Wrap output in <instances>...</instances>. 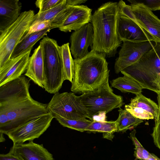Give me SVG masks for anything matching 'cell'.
<instances>
[{
  "mask_svg": "<svg viewBox=\"0 0 160 160\" xmlns=\"http://www.w3.org/2000/svg\"><path fill=\"white\" fill-rule=\"evenodd\" d=\"M30 79L22 75L0 86V132L6 134L38 116L49 112L48 104L34 100Z\"/></svg>",
  "mask_w": 160,
  "mask_h": 160,
  "instance_id": "cell-1",
  "label": "cell"
},
{
  "mask_svg": "<svg viewBox=\"0 0 160 160\" xmlns=\"http://www.w3.org/2000/svg\"><path fill=\"white\" fill-rule=\"evenodd\" d=\"M118 2H108L103 4L92 15L94 38L91 50L104 54L106 57H114L122 42L117 33L118 17Z\"/></svg>",
  "mask_w": 160,
  "mask_h": 160,
  "instance_id": "cell-2",
  "label": "cell"
},
{
  "mask_svg": "<svg viewBox=\"0 0 160 160\" xmlns=\"http://www.w3.org/2000/svg\"><path fill=\"white\" fill-rule=\"evenodd\" d=\"M106 55L91 50L83 58L74 59L75 69L71 90L82 93L95 91L109 78Z\"/></svg>",
  "mask_w": 160,
  "mask_h": 160,
  "instance_id": "cell-3",
  "label": "cell"
},
{
  "mask_svg": "<svg viewBox=\"0 0 160 160\" xmlns=\"http://www.w3.org/2000/svg\"><path fill=\"white\" fill-rule=\"evenodd\" d=\"M121 72L135 80L143 89L160 93V43L156 42L138 61Z\"/></svg>",
  "mask_w": 160,
  "mask_h": 160,
  "instance_id": "cell-4",
  "label": "cell"
},
{
  "mask_svg": "<svg viewBox=\"0 0 160 160\" xmlns=\"http://www.w3.org/2000/svg\"><path fill=\"white\" fill-rule=\"evenodd\" d=\"M40 44L43 52L44 88L54 94L58 92L65 81L61 47L56 40L48 37H44Z\"/></svg>",
  "mask_w": 160,
  "mask_h": 160,
  "instance_id": "cell-5",
  "label": "cell"
},
{
  "mask_svg": "<svg viewBox=\"0 0 160 160\" xmlns=\"http://www.w3.org/2000/svg\"><path fill=\"white\" fill-rule=\"evenodd\" d=\"M108 79L97 90L79 96L88 118L92 121L93 117L99 113L105 112L107 113L115 108H121L124 104L122 97L113 92L109 84Z\"/></svg>",
  "mask_w": 160,
  "mask_h": 160,
  "instance_id": "cell-6",
  "label": "cell"
},
{
  "mask_svg": "<svg viewBox=\"0 0 160 160\" xmlns=\"http://www.w3.org/2000/svg\"><path fill=\"white\" fill-rule=\"evenodd\" d=\"M35 15L31 10L22 12L15 22L0 32V67L10 59L14 49L35 20Z\"/></svg>",
  "mask_w": 160,
  "mask_h": 160,
  "instance_id": "cell-7",
  "label": "cell"
},
{
  "mask_svg": "<svg viewBox=\"0 0 160 160\" xmlns=\"http://www.w3.org/2000/svg\"><path fill=\"white\" fill-rule=\"evenodd\" d=\"M47 108L54 117H60L68 119L76 120L88 118L79 96L72 92L55 93L48 104Z\"/></svg>",
  "mask_w": 160,
  "mask_h": 160,
  "instance_id": "cell-8",
  "label": "cell"
},
{
  "mask_svg": "<svg viewBox=\"0 0 160 160\" xmlns=\"http://www.w3.org/2000/svg\"><path fill=\"white\" fill-rule=\"evenodd\" d=\"M54 118L50 112L37 116L6 134L13 144L23 143L39 138L48 128Z\"/></svg>",
  "mask_w": 160,
  "mask_h": 160,
  "instance_id": "cell-9",
  "label": "cell"
},
{
  "mask_svg": "<svg viewBox=\"0 0 160 160\" xmlns=\"http://www.w3.org/2000/svg\"><path fill=\"white\" fill-rule=\"evenodd\" d=\"M122 42L114 64V70L116 74L138 61L143 55L152 49L156 43L153 41L137 42L125 41Z\"/></svg>",
  "mask_w": 160,
  "mask_h": 160,
  "instance_id": "cell-10",
  "label": "cell"
},
{
  "mask_svg": "<svg viewBox=\"0 0 160 160\" xmlns=\"http://www.w3.org/2000/svg\"><path fill=\"white\" fill-rule=\"evenodd\" d=\"M117 31L118 37L122 42L153 41L152 37L147 31L138 24L125 16H118Z\"/></svg>",
  "mask_w": 160,
  "mask_h": 160,
  "instance_id": "cell-11",
  "label": "cell"
},
{
  "mask_svg": "<svg viewBox=\"0 0 160 160\" xmlns=\"http://www.w3.org/2000/svg\"><path fill=\"white\" fill-rule=\"evenodd\" d=\"M93 38V30L91 23L73 32L70 37V49L74 59H82L88 54V49L89 46L92 47Z\"/></svg>",
  "mask_w": 160,
  "mask_h": 160,
  "instance_id": "cell-12",
  "label": "cell"
},
{
  "mask_svg": "<svg viewBox=\"0 0 160 160\" xmlns=\"http://www.w3.org/2000/svg\"><path fill=\"white\" fill-rule=\"evenodd\" d=\"M130 6L140 26L150 34L154 41L160 43V20L142 4Z\"/></svg>",
  "mask_w": 160,
  "mask_h": 160,
  "instance_id": "cell-13",
  "label": "cell"
},
{
  "mask_svg": "<svg viewBox=\"0 0 160 160\" xmlns=\"http://www.w3.org/2000/svg\"><path fill=\"white\" fill-rule=\"evenodd\" d=\"M31 50L11 58L0 67V86L19 78L26 72Z\"/></svg>",
  "mask_w": 160,
  "mask_h": 160,
  "instance_id": "cell-14",
  "label": "cell"
},
{
  "mask_svg": "<svg viewBox=\"0 0 160 160\" xmlns=\"http://www.w3.org/2000/svg\"><path fill=\"white\" fill-rule=\"evenodd\" d=\"M9 152L22 160H54L52 155L42 145L33 141L13 144Z\"/></svg>",
  "mask_w": 160,
  "mask_h": 160,
  "instance_id": "cell-15",
  "label": "cell"
},
{
  "mask_svg": "<svg viewBox=\"0 0 160 160\" xmlns=\"http://www.w3.org/2000/svg\"><path fill=\"white\" fill-rule=\"evenodd\" d=\"M92 9L83 5L74 6L73 9L58 28L62 32H70L78 30L92 21Z\"/></svg>",
  "mask_w": 160,
  "mask_h": 160,
  "instance_id": "cell-16",
  "label": "cell"
},
{
  "mask_svg": "<svg viewBox=\"0 0 160 160\" xmlns=\"http://www.w3.org/2000/svg\"><path fill=\"white\" fill-rule=\"evenodd\" d=\"M44 64L43 52L40 44L30 57L24 76L28 77L35 84L44 88L43 78Z\"/></svg>",
  "mask_w": 160,
  "mask_h": 160,
  "instance_id": "cell-17",
  "label": "cell"
},
{
  "mask_svg": "<svg viewBox=\"0 0 160 160\" xmlns=\"http://www.w3.org/2000/svg\"><path fill=\"white\" fill-rule=\"evenodd\" d=\"M18 0H0V32L13 23L21 12Z\"/></svg>",
  "mask_w": 160,
  "mask_h": 160,
  "instance_id": "cell-18",
  "label": "cell"
},
{
  "mask_svg": "<svg viewBox=\"0 0 160 160\" xmlns=\"http://www.w3.org/2000/svg\"><path fill=\"white\" fill-rule=\"evenodd\" d=\"M51 29L50 28H49L24 37L14 49L10 58H15L32 50L34 44L47 35Z\"/></svg>",
  "mask_w": 160,
  "mask_h": 160,
  "instance_id": "cell-19",
  "label": "cell"
},
{
  "mask_svg": "<svg viewBox=\"0 0 160 160\" xmlns=\"http://www.w3.org/2000/svg\"><path fill=\"white\" fill-rule=\"evenodd\" d=\"M112 87L122 92H131L136 95L142 92L143 88L136 81L129 77L123 75L111 82Z\"/></svg>",
  "mask_w": 160,
  "mask_h": 160,
  "instance_id": "cell-20",
  "label": "cell"
},
{
  "mask_svg": "<svg viewBox=\"0 0 160 160\" xmlns=\"http://www.w3.org/2000/svg\"><path fill=\"white\" fill-rule=\"evenodd\" d=\"M118 111L119 116L116 120L118 132H125L128 130L136 128L143 122V120L137 118L125 109L120 108Z\"/></svg>",
  "mask_w": 160,
  "mask_h": 160,
  "instance_id": "cell-21",
  "label": "cell"
},
{
  "mask_svg": "<svg viewBox=\"0 0 160 160\" xmlns=\"http://www.w3.org/2000/svg\"><path fill=\"white\" fill-rule=\"evenodd\" d=\"M69 43L61 46L62 66L64 80H68L72 83L74 75L75 64L71 53Z\"/></svg>",
  "mask_w": 160,
  "mask_h": 160,
  "instance_id": "cell-22",
  "label": "cell"
},
{
  "mask_svg": "<svg viewBox=\"0 0 160 160\" xmlns=\"http://www.w3.org/2000/svg\"><path fill=\"white\" fill-rule=\"evenodd\" d=\"M129 105L131 106L140 108L152 114L154 118L157 115L158 105L150 98H148L142 93L136 95L130 101Z\"/></svg>",
  "mask_w": 160,
  "mask_h": 160,
  "instance_id": "cell-23",
  "label": "cell"
},
{
  "mask_svg": "<svg viewBox=\"0 0 160 160\" xmlns=\"http://www.w3.org/2000/svg\"><path fill=\"white\" fill-rule=\"evenodd\" d=\"M54 118L63 127L80 132L85 131L86 129L92 122L86 118L76 120L68 119L60 117Z\"/></svg>",
  "mask_w": 160,
  "mask_h": 160,
  "instance_id": "cell-24",
  "label": "cell"
},
{
  "mask_svg": "<svg viewBox=\"0 0 160 160\" xmlns=\"http://www.w3.org/2000/svg\"><path fill=\"white\" fill-rule=\"evenodd\" d=\"M68 6L67 0H62L58 5L49 10L44 12H38L35 15L34 21H48L51 22Z\"/></svg>",
  "mask_w": 160,
  "mask_h": 160,
  "instance_id": "cell-25",
  "label": "cell"
},
{
  "mask_svg": "<svg viewBox=\"0 0 160 160\" xmlns=\"http://www.w3.org/2000/svg\"><path fill=\"white\" fill-rule=\"evenodd\" d=\"M157 95L159 110L157 115L154 118L155 126L151 135L155 145L160 150V93Z\"/></svg>",
  "mask_w": 160,
  "mask_h": 160,
  "instance_id": "cell-26",
  "label": "cell"
},
{
  "mask_svg": "<svg viewBox=\"0 0 160 160\" xmlns=\"http://www.w3.org/2000/svg\"><path fill=\"white\" fill-rule=\"evenodd\" d=\"M102 127L101 132L103 134V137L112 140L114 137V133L118 132L117 122L115 121H106L102 122Z\"/></svg>",
  "mask_w": 160,
  "mask_h": 160,
  "instance_id": "cell-27",
  "label": "cell"
},
{
  "mask_svg": "<svg viewBox=\"0 0 160 160\" xmlns=\"http://www.w3.org/2000/svg\"><path fill=\"white\" fill-rule=\"evenodd\" d=\"M125 109L135 117L139 119L143 120L154 119V116L152 114L140 108L127 104L125 106Z\"/></svg>",
  "mask_w": 160,
  "mask_h": 160,
  "instance_id": "cell-28",
  "label": "cell"
},
{
  "mask_svg": "<svg viewBox=\"0 0 160 160\" xmlns=\"http://www.w3.org/2000/svg\"><path fill=\"white\" fill-rule=\"evenodd\" d=\"M49 28H51V22L49 21H34L24 37L32 33L42 31Z\"/></svg>",
  "mask_w": 160,
  "mask_h": 160,
  "instance_id": "cell-29",
  "label": "cell"
},
{
  "mask_svg": "<svg viewBox=\"0 0 160 160\" xmlns=\"http://www.w3.org/2000/svg\"><path fill=\"white\" fill-rule=\"evenodd\" d=\"M62 0H37L35 4L39 9V12L47 11L57 6Z\"/></svg>",
  "mask_w": 160,
  "mask_h": 160,
  "instance_id": "cell-30",
  "label": "cell"
},
{
  "mask_svg": "<svg viewBox=\"0 0 160 160\" xmlns=\"http://www.w3.org/2000/svg\"><path fill=\"white\" fill-rule=\"evenodd\" d=\"M131 4L142 3L152 11L160 10V0H129Z\"/></svg>",
  "mask_w": 160,
  "mask_h": 160,
  "instance_id": "cell-31",
  "label": "cell"
},
{
  "mask_svg": "<svg viewBox=\"0 0 160 160\" xmlns=\"http://www.w3.org/2000/svg\"><path fill=\"white\" fill-rule=\"evenodd\" d=\"M134 155L137 159L141 160H147L150 157L151 153L148 151L142 146L136 147Z\"/></svg>",
  "mask_w": 160,
  "mask_h": 160,
  "instance_id": "cell-32",
  "label": "cell"
},
{
  "mask_svg": "<svg viewBox=\"0 0 160 160\" xmlns=\"http://www.w3.org/2000/svg\"><path fill=\"white\" fill-rule=\"evenodd\" d=\"M103 122L92 121V122L86 129L85 131L92 132H101Z\"/></svg>",
  "mask_w": 160,
  "mask_h": 160,
  "instance_id": "cell-33",
  "label": "cell"
},
{
  "mask_svg": "<svg viewBox=\"0 0 160 160\" xmlns=\"http://www.w3.org/2000/svg\"><path fill=\"white\" fill-rule=\"evenodd\" d=\"M0 160H22L18 156L9 152L7 154H1Z\"/></svg>",
  "mask_w": 160,
  "mask_h": 160,
  "instance_id": "cell-34",
  "label": "cell"
},
{
  "mask_svg": "<svg viewBox=\"0 0 160 160\" xmlns=\"http://www.w3.org/2000/svg\"><path fill=\"white\" fill-rule=\"evenodd\" d=\"M107 113L105 112H101L94 116L92 118V121L104 122L106 121Z\"/></svg>",
  "mask_w": 160,
  "mask_h": 160,
  "instance_id": "cell-35",
  "label": "cell"
},
{
  "mask_svg": "<svg viewBox=\"0 0 160 160\" xmlns=\"http://www.w3.org/2000/svg\"><path fill=\"white\" fill-rule=\"evenodd\" d=\"M87 1L85 0H67V3L69 6H76L80 5Z\"/></svg>",
  "mask_w": 160,
  "mask_h": 160,
  "instance_id": "cell-36",
  "label": "cell"
},
{
  "mask_svg": "<svg viewBox=\"0 0 160 160\" xmlns=\"http://www.w3.org/2000/svg\"><path fill=\"white\" fill-rule=\"evenodd\" d=\"M147 160H160V159L153 153H151L149 158Z\"/></svg>",
  "mask_w": 160,
  "mask_h": 160,
  "instance_id": "cell-37",
  "label": "cell"
},
{
  "mask_svg": "<svg viewBox=\"0 0 160 160\" xmlns=\"http://www.w3.org/2000/svg\"><path fill=\"white\" fill-rule=\"evenodd\" d=\"M0 142H4L5 140V139L4 138V137L3 136L4 134H3L2 133H0Z\"/></svg>",
  "mask_w": 160,
  "mask_h": 160,
  "instance_id": "cell-38",
  "label": "cell"
}]
</instances>
